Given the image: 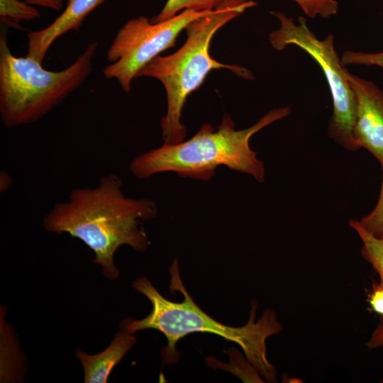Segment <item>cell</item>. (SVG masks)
I'll return each instance as SVG.
<instances>
[{
    "mask_svg": "<svg viewBox=\"0 0 383 383\" xmlns=\"http://www.w3.org/2000/svg\"><path fill=\"white\" fill-rule=\"evenodd\" d=\"M122 187L116 174L103 176L94 187L72 190L67 199L55 204L43 219L48 232L67 233L88 246L95 255L93 262L109 279L118 277L114 255L120 246L147 250L149 242L142 221L157 213L153 201L127 197Z\"/></svg>",
    "mask_w": 383,
    "mask_h": 383,
    "instance_id": "1",
    "label": "cell"
},
{
    "mask_svg": "<svg viewBox=\"0 0 383 383\" xmlns=\"http://www.w3.org/2000/svg\"><path fill=\"white\" fill-rule=\"evenodd\" d=\"M170 272V290L181 292L184 300L180 302L168 300L160 294L146 277L138 278L132 286L150 301L152 310L140 320L123 319L120 324L121 328L131 333L145 329H155L162 333L167 340V345L162 348L161 352L164 364L177 362L179 353L176 350V344L184 336L195 332L218 335L238 344L247 360L265 380L276 382V368L267 358L265 344L268 337L279 333L283 329L275 313L266 309L262 317L255 321L257 304L253 301L250 318L245 326H226L209 316L194 302L181 279L177 260L172 262Z\"/></svg>",
    "mask_w": 383,
    "mask_h": 383,
    "instance_id": "2",
    "label": "cell"
},
{
    "mask_svg": "<svg viewBox=\"0 0 383 383\" xmlns=\"http://www.w3.org/2000/svg\"><path fill=\"white\" fill-rule=\"evenodd\" d=\"M292 111L286 106L269 111L254 125L241 130L235 128L231 117L226 113L216 129L204 123L190 139L175 145L162 144L158 148L134 158L129 167L140 179L154 174L174 172L179 177L208 181L220 165L252 175L256 181L265 180L263 162L250 147V139L270 124L288 116Z\"/></svg>",
    "mask_w": 383,
    "mask_h": 383,
    "instance_id": "3",
    "label": "cell"
},
{
    "mask_svg": "<svg viewBox=\"0 0 383 383\" xmlns=\"http://www.w3.org/2000/svg\"><path fill=\"white\" fill-rule=\"evenodd\" d=\"M256 5L253 0H226L187 26V38L179 50L169 55L157 56L138 73L137 77L157 79L165 87L167 109L160 122L164 144L175 145L184 140L187 128L182 122L184 105L188 96L203 83L211 70L226 68L240 77L253 79L248 70L211 57L209 47L217 30Z\"/></svg>",
    "mask_w": 383,
    "mask_h": 383,
    "instance_id": "4",
    "label": "cell"
},
{
    "mask_svg": "<svg viewBox=\"0 0 383 383\" xmlns=\"http://www.w3.org/2000/svg\"><path fill=\"white\" fill-rule=\"evenodd\" d=\"M98 43L91 42L75 61L50 71L28 57L13 55L0 37V115L8 128L33 123L77 90L92 70Z\"/></svg>",
    "mask_w": 383,
    "mask_h": 383,
    "instance_id": "5",
    "label": "cell"
},
{
    "mask_svg": "<svg viewBox=\"0 0 383 383\" xmlns=\"http://www.w3.org/2000/svg\"><path fill=\"white\" fill-rule=\"evenodd\" d=\"M270 13L279 22V28L269 35L273 48L283 50L289 45H296L311 56L323 72L333 101V115L328 126V137L347 150H357L353 139L355 98L347 77V69L336 51L333 35L319 39L309 29L304 17H299L296 23L280 11Z\"/></svg>",
    "mask_w": 383,
    "mask_h": 383,
    "instance_id": "6",
    "label": "cell"
},
{
    "mask_svg": "<svg viewBox=\"0 0 383 383\" xmlns=\"http://www.w3.org/2000/svg\"><path fill=\"white\" fill-rule=\"evenodd\" d=\"M211 11L184 10L155 23L143 16L128 20L107 50L106 59L110 64L103 71L104 77L117 80L121 89L128 93L132 81L143 67L173 47L178 35L190 23Z\"/></svg>",
    "mask_w": 383,
    "mask_h": 383,
    "instance_id": "7",
    "label": "cell"
},
{
    "mask_svg": "<svg viewBox=\"0 0 383 383\" xmlns=\"http://www.w3.org/2000/svg\"><path fill=\"white\" fill-rule=\"evenodd\" d=\"M347 77L356 102L354 143L357 150L364 148L372 154L380 163L383 175V91L348 70Z\"/></svg>",
    "mask_w": 383,
    "mask_h": 383,
    "instance_id": "8",
    "label": "cell"
},
{
    "mask_svg": "<svg viewBox=\"0 0 383 383\" xmlns=\"http://www.w3.org/2000/svg\"><path fill=\"white\" fill-rule=\"evenodd\" d=\"M104 0H68L64 11L48 26L28 34L27 57L43 64L51 45L70 30L77 31L84 18Z\"/></svg>",
    "mask_w": 383,
    "mask_h": 383,
    "instance_id": "9",
    "label": "cell"
},
{
    "mask_svg": "<svg viewBox=\"0 0 383 383\" xmlns=\"http://www.w3.org/2000/svg\"><path fill=\"white\" fill-rule=\"evenodd\" d=\"M133 334L121 329L106 349L94 355L77 349L75 355L84 369V382L106 383L114 367L135 344L137 338Z\"/></svg>",
    "mask_w": 383,
    "mask_h": 383,
    "instance_id": "10",
    "label": "cell"
},
{
    "mask_svg": "<svg viewBox=\"0 0 383 383\" xmlns=\"http://www.w3.org/2000/svg\"><path fill=\"white\" fill-rule=\"evenodd\" d=\"M5 311L1 307L0 382H18L23 379L24 358L13 331L4 318Z\"/></svg>",
    "mask_w": 383,
    "mask_h": 383,
    "instance_id": "11",
    "label": "cell"
},
{
    "mask_svg": "<svg viewBox=\"0 0 383 383\" xmlns=\"http://www.w3.org/2000/svg\"><path fill=\"white\" fill-rule=\"evenodd\" d=\"M349 224L360 238L363 245L361 255L377 271L383 283V240L377 238L365 230L358 220L352 219Z\"/></svg>",
    "mask_w": 383,
    "mask_h": 383,
    "instance_id": "12",
    "label": "cell"
},
{
    "mask_svg": "<svg viewBox=\"0 0 383 383\" xmlns=\"http://www.w3.org/2000/svg\"><path fill=\"white\" fill-rule=\"evenodd\" d=\"M226 0H167L161 11L150 21L153 23L170 19L184 10L213 11Z\"/></svg>",
    "mask_w": 383,
    "mask_h": 383,
    "instance_id": "13",
    "label": "cell"
},
{
    "mask_svg": "<svg viewBox=\"0 0 383 383\" xmlns=\"http://www.w3.org/2000/svg\"><path fill=\"white\" fill-rule=\"evenodd\" d=\"M40 12L21 0H0L1 21L13 26L23 21H31L40 17Z\"/></svg>",
    "mask_w": 383,
    "mask_h": 383,
    "instance_id": "14",
    "label": "cell"
},
{
    "mask_svg": "<svg viewBox=\"0 0 383 383\" xmlns=\"http://www.w3.org/2000/svg\"><path fill=\"white\" fill-rule=\"evenodd\" d=\"M309 18H329L338 11L336 0H293Z\"/></svg>",
    "mask_w": 383,
    "mask_h": 383,
    "instance_id": "15",
    "label": "cell"
},
{
    "mask_svg": "<svg viewBox=\"0 0 383 383\" xmlns=\"http://www.w3.org/2000/svg\"><path fill=\"white\" fill-rule=\"evenodd\" d=\"M359 221L372 235L383 240V179L377 204L370 213Z\"/></svg>",
    "mask_w": 383,
    "mask_h": 383,
    "instance_id": "16",
    "label": "cell"
},
{
    "mask_svg": "<svg viewBox=\"0 0 383 383\" xmlns=\"http://www.w3.org/2000/svg\"><path fill=\"white\" fill-rule=\"evenodd\" d=\"M340 59L344 66H377L383 68V50L379 52L346 50Z\"/></svg>",
    "mask_w": 383,
    "mask_h": 383,
    "instance_id": "17",
    "label": "cell"
},
{
    "mask_svg": "<svg viewBox=\"0 0 383 383\" xmlns=\"http://www.w3.org/2000/svg\"><path fill=\"white\" fill-rule=\"evenodd\" d=\"M372 310L383 319V283H374L369 298Z\"/></svg>",
    "mask_w": 383,
    "mask_h": 383,
    "instance_id": "18",
    "label": "cell"
},
{
    "mask_svg": "<svg viewBox=\"0 0 383 383\" xmlns=\"http://www.w3.org/2000/svg\"><path fill=\"white\" fill-rule=\"evenodd\" d=\"M365 345L370 350L383 348V323L376 328Z\"/></svg>",
    "mask_w": 383,
    "mask_h": 383,
    "instance_id": "19",
    "label": "cell"
},
{
    "mask_svg": "<svg viewBox=\"0 0 383 383\" xmlns=\"http://www.w3.org/2000/svg\"><path fill=\"white\" fill-rule=\"evenodd\" d=\"M30 5L40 6L55 11H60L63 6V0H21Z\"/></svg>",
    "mask_w": 383,
    "mask_h": 383,
    "instance_id": "20",
    "label": "cell"
},
{
    "mask_svg": "<svg viewBox=\"0 0 383 383\" xmlns=\"http://www.w3.org/2000/svg\"><path fill=\"white\" fill-rule=\"evenodd\" d=\"M0 187L1 192L6 191L11 186L12 178L6 172H1L0 175Z\"/></svg>",
    "mask_w": 383,
    "mask_h": 383,
    "instance_id": "21",
    "label": "cell"
}]
</instances>
